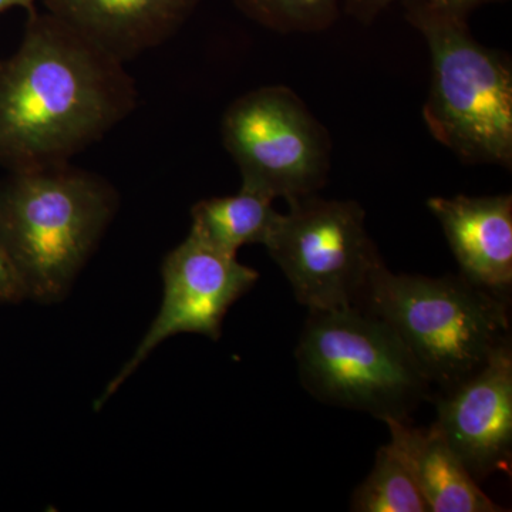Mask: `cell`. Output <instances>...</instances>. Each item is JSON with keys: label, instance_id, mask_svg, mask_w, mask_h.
Segmentation results:
<instances>
[{"label": "cell", "instance_id": "obj_1", "mask_svg": "<svg viewBox=\"0 0 512 512\" xmlns=\"http://www.w3.org/2000/svg\"><path fill=\"white\" fill-rule=\"evenodd\" d=\"M137 104L126 63L50 13H32L15 55L0 60V167L69 163Z\"/></svg>", "mask_w": 512, "mask_h": 512}, {"label": "cell", "instance_id": "obj_2", "mask_svg": "<svg viewBox=\"0 0 512 512\" xmlns=\"http://www.w3.org/2000/svg\"><path fill=\"white\" fill-rule=\"evenodd\" d=\"M116 187L69 163L0 181V242L26 298L63 301L119 211Z\"/></svg>", "mask_w": 512, "mask_h": 512}, {"label": "cell", "instance_id": "obj_3", "mask_svg": "<svg viewBox=\"0 0 512 512\" xmlns=\"http://www.w3.org/2000/svg\"><path fill=\"white\" fill-rule=\"evenodd\" d=\"M406 19L429 47L431 83L423 119L431 136L468 164L512 165L510 56L481 45L467 13L404 0Z\"/></svg>", "mask_w": 512, "mask_h": 512}, {"label": "cell", "instance_id": "obj_4", "mask_svg": "<svg viewBox=\"0 0 512 512\" xmlns=\"http://www.w3.org/2000/svg\"><path fill=\"white\" fill-rule=\"evenodd\" d=\"M360 308L396 333L441 392L473 376L511 343L507 299L463 275L393 274L382 262L370 276Z\"/></svg>", "mask_w": 512, "mask_h": 512}, {"label": "cell", "instance_id": "obj_5", "mask_svg": "<svg viewBox=\"0 0 512 512\" xmlns=\"http://www.w3.org/2000/svg\"><path fill=\"white\" fill-rule=\"evenodd\" d=\"M303 386L320 402L407 420L433 386L382 319L363 308L309 312L296 348Z\"/></svg>", "mask_w": 512, "mask_h": 512}, {"label": "cell", "instance_id": "obj_6", "mask_svg": "<svg viewBox=\"0 0 512 512\" xmlns=\"http://www.w3.org/2000/svg\"><path fill=\"white\" fill-rule=\"evenodd\" d=\"M264 247L309 312L360 308L382 256L360 204L316 194L288 202Z\"/></svg>", "mask_w": 512, "mask_h": 512}, {"label": "cell", "instance_id": "obj_7", "mask_svg": "<svg viewBox=\"0 0 512 512\" xmlns=\"http://www.w3.org/2000/svg\"><path fill=\"white\" fill-rule=\"evenodd\" d=\"M221 136L238 165L241 187L272 200L316 194L328 180V130L289 87H259L232 101L222 116Z\"/></svg>", "mask_w": 512, "mask_h": 512}, {"label": "cell", "instance_id": "obj_8", "mask_svg": "<svg viewBox=\"0 0 512 512\" xmlns=\"http://www.w3.org/2000/svg\"><path fill=\"white\" fill-rule=\"evenodd\" d=\"M161 276L164 293L160 311L134 355L94 404L96 410L117 393L165 340L180 333L220 339L229 309L259 279L258 272L241 264L237 256L218 251L192 234L165 256Z\"/></svg>", "mask_w": 512, "mask_h": 512}, {"label": "cell", "instance_id": "obj_9", "mask_svg": "<svg viewBox=\"0 0 512 512\" xmlns=\"http://www.w3.org/2000/svg\"><path fill=\"white\" fill-rule=\"evenodd\" d=\"M434 426L477 481L512 461V349L503 346L477 373L436 399Z\"/></svg>", "mask_w": 512, "mask_h": 512}, {"label": "cell", "instance_id": "obj_10", "mask_svg": "<svg viewBox=\"0 0 512 512\" xmlns=\"http://www.w3.org/2000/svg\"><path fill=\"white\" fill-rule=\"evenodd\" d=\"M427 207L443 228L461 275L507 299L512 286V197H433Z\"/></svg>", "mask_w": 512, "mask_h": 512}, {"label": "cell", "instance_id": "obj_11", "mask_svg": "<svg viewBox=\"0 0 512 512\" xmlns=\"http://www.w3.org/2000/svg\"><path fill=\"white\" fill-rule=\"evenodd\" d=\"M200 0H45L47 13L127 63L164 45Z\"/></svg>", "mask_w": 512, "mask_h": 512}, {"label": "cell", "instance_id": "obj_12", "mask_svg": "<svg viewBox=\"0 0 512 512\" xmlns=\"http://www.w3.org/2000/svg\"><path fill=\"white\" fill-rule=\"evenodd\" d=\"M383 421L392 437L389 446L409 470L430 512L505 511L481 490L434 424L417 429L407 420Z\"/></svg>", "mask_w": 512, "mask_h": 512}, {"label": "cell", "instance_id": "obj_13", "mask_svg": "<svg viewBox=\"0 0 512 512\" xmlns=\"http://www.w3.org/2000/svg\"><path fill=\"white\" fill-rule=\"evenodd\" d=\"M271 197L241 187L238 194L207 198L191 208L190 234L225 254L247 245H265L279 212Z\"/></svg>", "mask_w": 512, "mask_h": 512}, {"label": "cell", "instance_id": "obj_14", "mask_svg": "<svg viewBox=\"0 0 512 512\" xmlns=\"http://www.w3.org/2000/svg\"><path fill=\"white\" fill-rule=\"evenodd\" d=\"M350 507L357 512H430L409 470L389 444L377 451L375 466L356 488Z\"/></svg>", "mask_w": 512, "mask_h": 512}, {"label": "cell", "instance_id": "obj_15", "mask_svg": "<svg viewBox=\"0 0 512 512\" xmlns=\"http://www.w3.org/2000/svg\"><path fill=\"white\" fill-rule=\"evenodd\" d=\"M259 25L278 33H316L338 20L343 0H235Z\"/></svg>", "mask_w": 512, "mask_h": 512}, {"label": "cell", "instance_id": "obj_16", "mask_svg": "<svg viewBox=\"0 0 512 512\" xmlns=\"http://www.w3.org/2000/svg\"><path fill=\"white\" fill-rule=\"evenodd\" d=\"M397 0H343V12L350 18L356 19L363 25H370L382 15V12L389 8ZM434 5L444 6V8L460 10V12L470 15L474 10L481 6L491 5V3L505 2V0H426Z\"/></svg>", "mask_w": 512, "mask_h": 512}, {"label": "cell", "instance_id": "obj_17", "mask_svg": "<svg viewBox=\"0 0 512 512\" xmlns=\"http://www.w3.org/2000/svg\"><path fill=\"white\" fill-rule=\"evenodd\" d=\"M26 292L15 266L0 242V305L25 301Z\"/></svg>", "mask_w": 512, "mask_h": 512}, {"label": "cell", "instance_id": "obj_18", "mask_svg": "<svg viewBox=\"0 0 512 512\" xmlns=\"http://www.w3.org/2000/svg\"><path fill=\"white\" fill-rule=\"evenodd\" d=\"M13 8L25 9L29 15H32L36 12L35 0H0V15Z\"/></svg>", "mask_w": 512, "mask_h": 512}]
</instances>
